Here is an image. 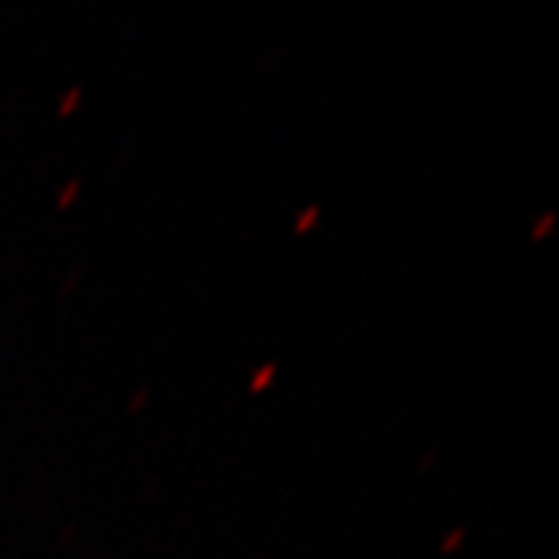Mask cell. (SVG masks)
Listing matches in <instances>:
<instances>
[{
  "instance_id": "1",
  "label": "cell",
  "mask_w": 559,
  "mask_h": 559,
  "mask_svg": "<svg viewBox=\"0 0 559 559\" xmlns=\"http://www.w3.org/2000/svg\"><path fill=\"white\" fill-rule=\"evenodd\" d=\"M274 374H277V366H274V362L258 368V374L251 377V391H254V394H260V391L269 389V385H272V380H274Z\"/></svg>"
},
{
  "instance_id": "2",
  "label": "cell",
  "mask_w": 559,
  "mask_h": 559,
  "mask_svg": "<svg viewBox=\"0 0 559 559\" xmlns=\"http://www.w3.org/2000/svg\"><path fill=\"white\" fill-rule=\"evenodd\" d=\"M317 217H320V209H317V206L302 209L300 217H297V223H295L297 235H306V231H311V228L317 226Z\"/></svg>"
},
{
  "instance_id": "3",
  "label": "cell",
  "mask_w": 559,
  "mask_h": 559,
  "mask_svg": "<svg viewBox=\"0 0 559 559\" xmlns=\"http://www.w3.org/2000/svg\"><path fill=\"white\" fill-rule=\"evenodd\" d=\"M557 226V214L554 212H548L543 217V221L539 223H534V231H531V237H534V240H545V237L551 235V228Z\"/></svg>"
},
{
  "instance_id": "4",
  "label": "cell",
  "mask_w": 559,
  "mask_h": 559,
  "mask_svg": "<svg viewBox=\"0 0 559 559\" xmlns=\"http://www.w3.org/2000/svg\"><path fill=\"white\" fill-rule=\"evenodd\" d=\"M83 100V95H81V88L74 86V88H69L67 92V97H63V100H60V106H58V111H60V118H69V115H72V109L78 104H81Z\"/></svg>"
},
{
  "instance_id": "5",
  "label": "cell",
  "mask_w": 559,
  "mask_h": 559,
  "mask_svg": "<svg viewBox=\"0 0 559 559\" xmlns=\"http://www.w3.org/2000/svg\"><path fill=\"white\" fill-rule=\"evenodd\" d=\"M78 194H81V183H78V180H69L67 189L58 194V206L69 209V206H72V200L78 198Z\"/></svg>"
}]
</instances>
